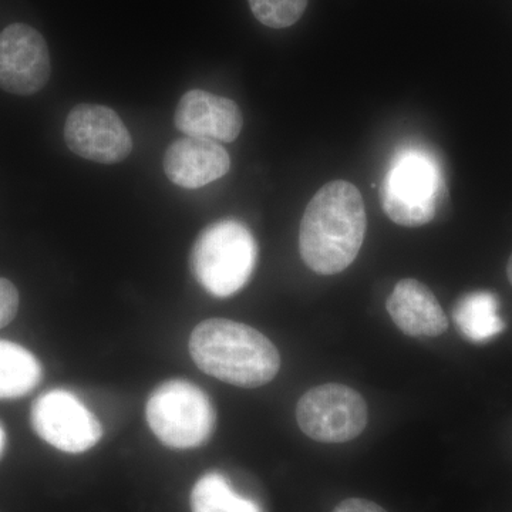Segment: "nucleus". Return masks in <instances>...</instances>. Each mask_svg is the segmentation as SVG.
I'll list each match as a JSON object with an SVG mask.
<instances>
[{"label":"nucleus","mask_w":512,"mask_h":512,"mask_svg":"<svg viewBox=\"0 0 512 512\" xmlns=\"http://www.w3.org/2000/svg\"><path fill=\"white\" fill-rule=\"evenodd\" d=\"M367 404L362 394L345 384L328 383L308 390L296 406V420L309 439L319 443H346L367 426Z\"/></svg>","instance_id":"obj_6"},{"label":"nucleus","mask_w":512,"mask_h":512,"mask_svg":"<svg viewBox=\"0 0 512 512\" xmlns=\"http://www.w3.org/2000/svg\"><path fill=\"white\" fill-rule=\"evenodd\" d=\"M252 13L262 25L285 29L295 25L305 13L308 0H248Z\"/></svg>","instance_id":"obj_16"},{"label":"nucleus","mask_w":512,"mask_h":512,"mask_svg":"<svg viewBox=\"0 0 512 512\" xmlns=\"http://www.w3.org/2000/svg\"><path fill=\"white\" fill-rule=\"evenodd\" d=\"M174 123L185 136L232 143L241 134L244 117L227 97L194 89L178 101Z\"/></svg>","instance_id":"obj_10"},{"label":"nucleus","mask_w":512,"mask_h":512,"mask_svg":"<svg viewBox=\"0 0 512 512\" xmlns=\"http://www.w3.org/2000/svg\"><path fill=\"white\" fill-rule=\"evenodd\" d=\"M258 245L242 222H214L198 235L191 251V271L202 288L217 298L241 291L251 279Z\"/></svg>","instance_id":"obj_4"},{"label":"nucleus","mask_w":512,"mask_h":512,"mask_svg":"<svg viewBox=\"0 0 512 512\" xmlns=\"http://www.w3.org/2000/svg\"><path fill=\"white\" fill-rule=\"evenodd\" d=\"M453 316L463 335L476 343L495 338L505 326L498 315V299L491 292L468 293L458 301Z\"/></svg>","instance_id":"obj_14"},{"label":"nucleus","mask_w":512,"mask_h":512,"mask_svg":"<svg viewBox=\"0 0 512 512\" xmlns=\"http://www.w3.org/2000/svg\"><path fill=\"white\" fill-rule=\"evenodd\" d=\"M146 416L157 439L180 450L201 446L215 427L211 400L200 387L185 380L160 384L148 399Z\"/></svg>","instance_id":"obj_5"},{"label":"nucleus","mask_w":512,"mask_h":512,"mask_svg":"<svg viewBox=\"0 0 512 512\" xmlns=\"http://www.w3.org/2000/svg\"><path fill=\"white\" fill-rule=\"evenodd\" d=\"M366 208L356 185L336 180L323 185L303 212L299 251L308 268L319 275L345 271L365 241Z\"/></svg>","instance_id":"obj_1"},{"label":"nucleus","mask_w":512,"mask_h":512,"mask_svg":"<svg viewBox=\"0 0 512 512\" xmlns=\"http://www.w3.org/2000/svg\"><path fill=\"white\" fill-rule=\"evenodd\" d=\"M439 160L427 148L397 150L384 177L382 205L387 217L402 227H421L436 217L444 192Z\"/></svg>","instance_id":"obj_3"},{"label":"nucleus","mask_w":512,"mask_h":512,"mask_svg":"<svg viewBox=\"0 0 512 512\" xmlns=\"http://www.w3.org/2000/svg\"><path fill=\"white\" fill-rule=\"evenodd\" d=\"M192 512H262L259 505L235 493L227 478L205 474L191 493Z\"/></svg>","instance_id":"obj_15"},{"label":"nucleus","mask_w":512,"mask_h":512,"mask_svg":"<svg viewBox=\"0 0 512 512\" xmlns=\"http://www.w3.org/2000/svg\"><path fill=\"white\" fill-rule=\"evenodd\" d=\"M507 276L508 281H510V284L512 285V255L510 256V261H508L507 265Z\"/></svg>","instance_id":"obj_20"},{"label":"nucleus","mask_w":512,"mask_h":512,"mask_svg":"<svg viewBox=\"0 0 512 512\" xmlns=\"http://www.w3.org/2000/svg\"><path fill=\"white\" fill-rule=\"evenodd\" d=\"M30 419L37 436L64 453H84L103 437L99 419L67 390L42 394L33 403Z\"/></svg>","instance_id":"obj_7"},{"label":"nucleus","mask_w":512,"mask_h":512,"mask_svg":"<svg viewBox=\"0 0 512 512\" xmlns=\"http://www.w3.org/2000/svg\"><path fill=\"white\" fill-rule=\"evenodd\" d=\"M52 64L45 37L25 23L0 32V89L32 96L49 82Z\"/></svg>","instance_id":"obj_9"},{"label":"nucleus","mask_w":512,"mask_h":512,"mask_svg":"<svg viewBox=\"0 0 512 512\" xmlns=\"http://www.w3.org/2000/svg\"><path fill=\"white\" fill-rule=\"evenodd\" d=\"M42 375V366L32 352L18 343L0 340V400L26 396Z\"/></svg>","instance_id":"obj_13"},{"label":"nucleus","mask_w":512,"mask_h":512,"mask_svg":"<svg viewBox=\"0 0 512 512\" xmlns=\"http://www.w3.org/2000/svg\"><path fill=\"white\" fill-rule=\"evenodd\" d=\"M19 309V292L8 279L0 278V329L8 326Z\"/></svg>","instance_id":"obj_17"},{"label":"nucleus","mask_w":512,"mask_h":512,"mask_svg":"<svg viewBox=\"0 0 512 512\" xmlns=\"http://www.w3.org/2000/svg\"><path fill=\"white\" fill-rule=\"evenodd\" d=\"M64 141L76 156L117 164L133 151V138L116 111L100 104H77L64 124Z\"/></svg>","instance_id":"obj_8"},{"label":"nucleus","mask_w":512,"mask_h":512,"mask_svg":"<svg viewBox=\"0 0 512 512\" xmlns=\"http://www.w3.org/2000/svg\"><path fill=\"white\" fill-rule=\"evenodd\" d=\"M163 167L171 183L197 190L227 175L231 158L217 141L187 136L168 146Z\"/></svg>","instance_id":"obj_11"},{"label":"nucleus","mask_w":512,"mask_h":512,"mask_svg":"<svg viewBox=\"0 0 512 512\" xmlns=\"http://www.w3.org/2000/svg\"><path fill=\"white\" fill-rule=\"evenodd\" d=\"M190 352L202 372L232 386H264L281 369V355L271 340L229 319L201 322L192 330Z\"/></svg>","instance_id":"obj_2"},{"label":"nucleus","mask_w":512,"mask_h":512,"mask_svg":"<svg viewBox=\"0 0 512 512\" xmlns=\"http://www.w3.org/2000/svg\"><path fill=\"white\" fill-rule=\"evenodd\" d=\"M387 312L404 335L437 338L448 328L446 313L434 293L417 279H402L387 299Z\"/></svg>","instance_id":"obj_12"},{"label":"nucleus","mask_w":512,"mask_h":512,"mask_svg":"<svg viewBox=\"0 0 512 512\" xmlns=\"http://www.w3.org/2000/svg\"><path fill=\"white\" fill-rule=\"evenodd\" d=\"M6 443V434L3 431L2 426H0V454H2L3 448H5Z\"/></svg>","instance_id":"obj_19"},{"label":"nucleus","mask_w":512,"mask_h":512,"mask_svg":"<svg viewBox=\"0 0 512 512\" xmlns=\"http://www.w3.org/2000/svg\"><path fill=\"white\" fill-rule=\"evenodd\" d=\"M333 512H387L379 504L362 498H349L342 501Z\"/></svg>","instance_id":"obj_18"}]
</instances>
